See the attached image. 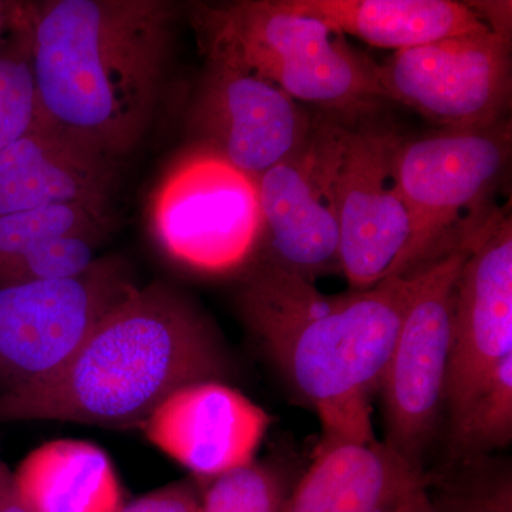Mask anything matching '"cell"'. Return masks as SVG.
Masks as SVG:
<instances>
[{
	"label": "cell",
	"instance_id": "cell-1",
	"mask_svg": "<svg viewBox=\"0 0 512 512\" xmlns=\"http://www.w3.org/2000/svg\"><path fill=\"white\" fill-rule=\"evenodd\" d=\"M177 10L165 0L25 3L39 123L120 164L156 113Z\"/></svg>",
	"mask_w": 512,
	"mask_h": 512
},
{
	"label": "cell",
	"instance_id": "cell-2",
	"mask_svg": "<svg viewBox=\"0 0 512 512\" xmlns=\"http://www.w3.org/2000/svg\"><path fill=\"white\" fill-rule=\"evenodd\" d=\"M417 274L326 295L275 266H249L239 312L286 383L318 414L320 443L375 440L372 399L380 392Z\"/></svg>",
	"mask_w": 512,
	"mask_h": 512
},
{
	"label": "cell",
	"instance_id": "cell-3",
	"mask_svg": "<svg viewBox=\"0 0 512 512\" xmlns=\"http://www.w3.org/2000/svg\"><path fill=\"white\" fill-rule=\"evenodd\" d=\"M228 372L220 338L194 303L164 284L136 286L66 365L0 394V423L140 427L175 390Z\"/></svg>",
	"mask_w": 512,
	"mask_h": 512
},
{
	"label": "cell",
	"instance_id": "cell-4",
	"mask_svg": "<svg viewBox=\"0 0 512 512\" xmlns=\"http://www.w3.org/2000/svg\"><path fill=\"white\" fill-rule=\"evenodd\" d=\"M192 22L208 60L231 64L323 113L380 109L379 63L320 20L278 0L198 5Z\"/></svg>",
	"mask_w": 512,
	"mask_h": 512
},
{
	"label": "cell",
	"instance_id": "cell-5",
	"mask_svg": "<svg viewBox=\"0 0 512 512\" xmlns=\"http://www.w3.org/2000/svg\"><path fill=\"white\" fill-rule=\"evenodd\" d=\"M511 158V121L478 130L404 137L397 178L409 211V244L399 276L417 274L476 234L493 207Z\"/></svg>",
	"mask_w": 512,
	"mask_h": 512
},
{
	"label": "cell",
	"instance_id": "cell-6",
	"mask_svg": "<svg viewBox=\"0 0 512 512\" xmlns=\"http://www.w3.org/2000/svg\"><path fill=\"white\" fill-rule=\"evenodd\" d=\"M150 227L161 251L188 271L218 276L249 268L264 232L258 180L194 144L157 185Z\"/></svg>",
	"mask_w": 512,
	"mask_h": 512
},
{
	"label": "cell",
	"instance_id": "cell-7",
	"mask_svg": "<svg viewBox=\"0 0 512 512\" xmlns=\"http://www.w3.org/2000/svg\"><path fill=\"white\" fill-rule=\"evenodd\" d=\"M476 234L417 274L380 386L384 444L420 470L444 413L458 275Z\"/></svg>",
	"mask_w": 512,
	"mask_h": 512
},
{
	"label": "cell",
	"instance_id": "cell-8",
	"mask_svg": "<svg viewBox=\"0 0 512 512\" xmlns=\"http://www.w3.org/2000/svg\"><path fill=\"white\" fill-rule=\"evenodd\" d=\"M346 117L316 111L305 144L256 178L264 232L254 264L309 282L340 271L338 177Z\"/></svg>",
	"mask_w": 512,
	"mask_h": 512
},
{
	"label": "cell",
	"instance_id": "cell-9",
	"mask_svg": "<svg viewBox=\"0 0 512 512\" xmlns=\"http://www.w3.org/2000/svg\"><path fill=\"white\" fill-rule=\"evenodd\" d=\"M403 140L382 107L346 117L338 177L340 272L355 291L399 278L412 232L397 178Z\"/></svg>",
	"mask_w": 512,
	"mask_h": 512
},
{
	"label": "cell",
	"instance_id": "cell-10",
	"mask_svg": "<svg viewBox=\"0 0 512 512\" xmlns=\"http://www.w3.org/2000/svg\"><path fill=\"white\" fill-rule=\"evenodd\" d=\"M136 284L117 259L79 276L0 288V382L5 392L66 365Z\"/></svg>",
	"mask_w": 512,
	"mask_h": 512
},
{
	"label": "cell",
	"instance_id": "cell-11",
	"mask_svg": "<svg viewBox=\"0 0 512 512\" xmlns=\"http://www.w3.org/2000/svg\"><path fill=\"white\" fill-rule=\"evenodd\" d=\"M386 99L446 130H478L507 119L511 37L494 30L393 52L379 64Z\"/></svg>",
	"mask_w": 512,
	"mask_h": 512
},
{
	"label": "cell",
	"instance_id": "cell-12",
	"mask_svg": "<svg viewBox=\"0 0 512 512\" xmlns=\"http://www.w3.org/2000/svg\"><path fill=\"white\" fill-rule=\"evenodd\" d=\"M207 63L188 116L198 144L255 178L305 144L316 113L255 74Z\"/></svg>",
	"mask_w": 512,
	"mask_h": 512
},
{
	"label": "cell",
	"instance_id": "cell-13",
	"mask_svg": "<svg viewBox=\"0 0 512 512\" xmlns=\"http://www.w3.org/2000/svg\"><path fill=\"white\" fill-rule=\"evenodd\" d=\"M512 355V224L497 210L474 237L460 275L448 369V426H454L494 367Z\"/></svg>",
	"mask_w": 512,
	"mask_h": 512
},
{
	"label": "cell",
	"instance_id": "cell-14",
	"mask_svg": "<svg viewBox=\"0 0 512 512\" xmlns=\"http://www.w3.org/2000/svg\"><path fill=\"white\" fill-rule=\"evenodd\" d=\"M271 424L264 409L221 380L175 390L141 424L144 436L201 480L248 466Z\"/></svg>",
	"mask_w": 512,
	"mask_h": 512
},
{
	"label": "cell",
	"instance_id": "cell-15",
	"mask_svg": "<svg viewBox=\"0 0 512 512\" xmlns=\"http://www.w3.org/2000/svg\"><path fill=\"white\" fill-rule=\"evenodd\" d=\"M119 165L37 120L0 151V217L59 204L109 212Z\"/></svg>",
	"mask_w": 512,
	"mask_h": 512
},
{
	"label": "cell",
	"instance_id": "cell-16",
	"mask_svg": "<svg viewBox=\"0 0 512 512\" xmlns=\"http://www.w3.org/2000/svg\"><path fill=\"white\" fill-rule=\"evenodd\" d=\"M426 480L376 439L320 443L286 512H377Z\"/></svg>",
	"mask_w": 512,
	"mask_h": 512
},
{
	"label": "cell",
	"instance_id": "cell-17",
	"mask_svg": "<svg viewBox=\"0 0 512 512\" xmlns=\"http://www.w3.org/2000/svg\"><path fill=\"white\" fill-rule=\"evenodd\" d=\"M330 29L393 52L490 30L467 3L453 0H278Z\"/></svg>",
	"mask_w": 512,
	"mask_h": 512
},
{
	"label": "cell",
	"instance_id": "cell-18",
	"mask_svg": "<svg viewBox=\"0 0 512 512\" xmlns=\"http://www.w3.org/2000/svg\"><path fill=\"white\" fill-rule=\"evenodd\" d=\"M30 512H117L124 505L104 450L83 440H55L33 450L13 473Z\"/></svg>",
	"mask_w": 512,
	"mask_h": 512
},
{
	"label": "cell",
	"instance_id": "cell-19",
	"mask_svg": "<svg viewBox=\"0 0 512 512\" xmlns=\"http://www.w3.org/2000/svg\"><path fill=\"white\" fill-rule=\"evenodd\" d=\"M451 446L460 458L481 457L510 444L512 439V355L494 367L450 427Z\"/></svg>",
	"mask_w": 512,
	"mask_h": 512
},
{
	"label": "cell",
	"instance_id": "cell-20",
	"mask_svg": "<svg viewBox=\"0 0 512 512\" xmlns=\"http://www.w3.org/2000/svg\"><path fill=\"white\" fill-rule=\"evenodd\" d=\"M109 212L80 204H59L0 217V269L37 245L74 234L109 231Z\"/></svg>",
	"mask_w": 512,
	"mask_h": 512
},
{
	"label": "cell",
	"instance_id": "cell-21",
	"mask_svg": "<svg viewBox=\"0 0 512 512\" xmlns=\"http://www.w3.org/2000/svg\"><path fill=\"white\" fill-rule=\"evenodd\" d=\"M292 491L284 471L252 461L208 480L197 512H286Z\"/></svg>",
	"mask_w": 512,
	"mask_h": 512
},
{
	"label": "cell",
	"instance_id": "cell-22",
	"mask_svg": "<svg viewBox=\"0 0 512 512\" xmlns=\"http://www.w3.org/2000/svg\"><path fill=\"white\" fill-rule=\"evenodd\" d=\"M23 5L12 42L0 47V151L25 136L39 120Z\"/></svg>",
	"mask_w": 512,
	"mask_h": 512
},
{
	"label": "cell",
	"instance_id": "cell-23",
	"mask_svg": "<svg viewBox=\"0 0 512 512\" xmlns=\"http://www.w3.org/2000/svg\"><path fill=\"white\" fill-rule=\"evenodd\" d=\"M106 235L74 234L50 239L0 269V288L32 282L59 281L89 271Z\"/></svg>",
	"mask_w": 512,
	"mask_h": 512
},
{
	"label": "cell",
	"instance_id": "cell-24",
	"mask_svg": "<svg viewBox=\"0 0 512 512\" xmlns=\"http://www.w3.org/2000/svg\"><path fill=\"white\" fill-rule=\"evenodd\" d=\"M200 497L194 481H175L124 504L117 512H197Z\"/></svg>",
	"mask_w": 512,
	"mask_h": 512
},
{
	"label": "cell",
	"instance_id": "cell-25",
	"mask_svg": "<svg viewBox=\"0 0 512 512\" xmlns=\"http://www.w3.org/2000/svg\"><path fill=\"white\" fill-rule=\"evenodd\" d=\"M377 512H467L460 494L444 495L436 497L429 491V483L417 485L384 505Z\"/></svg>",
	"mask_w": 512,
	"mask_h": 512
},
{
	"label": "cell",
	"instance_id": "cell-26",
	"mask_svg": "<svg viewBox=\"0 0 512 512\" xmlns=\"http://www.w3.org/2000/svg\"><path fill=\"white\" fill-rule=\"evenodd\" d=\"M460 495L467 512H512L511 483L505 477Z\"/></svg>",
	"mask_w": 512,
	"mask_h": 512
},
{
	"label": "cell",
	"instance_id": "cell-27",
	"mask_svg": "<svg viewBox=\"0 0 512 512\" xmlns=\"http://www.w3.org/2000/svg\"><path fill=\"white\" fill-rule=\"evenodd\" d=\"M0 512H30L16 490L13 473L0 460Z\"/></svg>",
	"mask_w": 512,
	"mask_h": 512
},
{
	"label": "cell",
	"instance_id": "cell-28",
	"mask_svg": "<svg viewBox=\"0 0 512 512\" xmlns=\"http://www.w3.org/2000/svg\"><path fill=\"white\" fill-rule=\"evenodd\" d=\"M23 2H6L0 0V42L6 32H12L18 23L20 10H22Z\"/></svg>",
	"mask_w": 512,
	"mask_h": 512
}]
</instances>
